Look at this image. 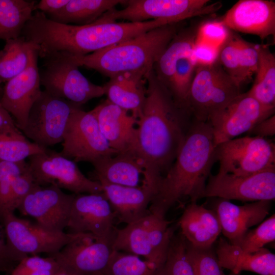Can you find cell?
I'll use <instances>...</instances> for the list:
<instances>
[{
  "label": "cell",
  "mask_w": 275,
  "mask_h": 275,
  "mask_svg": "<svg viewBox=\"0 0 275 275\" xmlns=\"http://www.w3.org/2000/svg\"><path fill=\"white\" fill-rule=\"evenodd\" d=\"M92 111L111 148L118 152L135 150L137 119L131 114L107 99Z\"/></svg>",
  "instance_id": "cell-22"
},
{
  "label": "cell",
  "mask_w": 275,
  "mask_h": 275,
  "mask_svg": "<svg viewBox=\"0 0 275 275\" xmlns=\"http://www.w3.org/2000/svg\"><path fill=\"white\" fill-rule=\"evenodd\" d=\"M27 164L39 185H53L75 194L103 193L100 183L85 176L76 162L48 148L44 153L29 157Z\"/></svg>",
  "instance_id": "cell-12"
},
{
  "label": "cell",
  "mask_w": 275,
  "mask_h": 275,
  "mask_svg": "<svg viewBox=\"0 0 275 275\" xmlns=\"http://www.w3.org/2000/svg\"><path fill=\"white\" fill-rule=\"evenodd\" d=\"M270 205V201L237 205L221 199L216 204L215 212L222 233L230 243L236 245L250 228L263 221L269 213Z\"/></svg>",
  "instance_id": "cell-21"
},
{
  "label": "cell",
  "mask_w": 275,
  "mask_h": 275,
  "mask_svg": "<svg viewBox=\"0 0 275 275\" xmlns=\"http://www.w3.org/2000/svg\"><path fill=\"white\" fill-rule=\"evenodd\" d=\"M37 185L38 184L35 182L28 167L24 172L15 177L13 183L11 196V206L14 212Z\"/></svg>",
  "instance_id": "cell-43"
},
{
  "label": "cell",
  "mask_w": 275,
  "mask_h": 275,
  "mask_svg": "<svg viewBox=\"0 0 275 275\" xmlns=\"http://www.w3.org/2000/svg\"><path fill=\"white\" fill-rule=\"evenodd\" d=\"M215 254L222 267L233 273L249 271L260 275H275V255L265 248L254 253H246L221 238Z\"/></svg>",
  "instance_id": "cell-27"
},
{
  "label": "cell",
  "mask_w": 275,
  "mask_h": 275,
  "mask_svg": "<svg viewBox=\"0 0 275 275\" xmlns=\"http://www.w3.org/2000/svg\"><path fill=\"white\" fill-rule=\"evenodd\" d=\"M237 37L235 32L230 30L228 37L218 48L216 62L240 89L245 83L239 62Z\"/></svg>",
  "instance_id": "cell-35"
},
{
  "label": "cell",
  "mask_w": 275,
  "mask_h": 275,
  "mask_svg": "<svg viewBox=\"0 0 275 275\" xmlns=\"http://www.w3.org/2000/svg\"><path fill=\"white\" fill-rule=\"evenodd\" d=\"M205 197L253 202L274 200L275 167L248 176L210 175Z\"/></svg>",
  "instance_id": "cell-15"
},
{
  "label": "cell",
  "mask_w": 275,
  "mask_h": 275,
  "mask_svg": "<svg viewBox=\"0 0 275 275\" xmlns=\"http://www.w3.org/2000/svg\"><path fill=\"white\" fill-rule=\"evenodd\" d=\"M146 78V98L137 120L134 149L144 163L142 184L155 194L175 160L191 116L175 102L153 69Z\"/></svg>",
  "instance_id": "cell-1"
},
{
  "label": "cell",
  "mask_w": 275,
  "mask_h": 275,
  "mask_svg": "<svg viewBox=\"0 0 275 275\" xmlns=\"http://www.w3.org/2000/svg\"><path fill=\"white\" fill-rule=\"evenodd\" d=\"M4 136L25 137L17 127L14 119L0 102V138Z\"/></svg>",
  "instance_id": "cell-45"
},
{
  "label": "cell",
  "mask_w": 275,
  "mask_h": 275,
  "mask_svg": "<svg viewBox=\"0 0 275 275\" xmlns=\"http://www.w3.org/2000/svg\"><path fill=\"white\" fill-rule=\"evenodd\" d=\"M240 93V89L216 62L197 64L186 108L194 119L207 122Z\"/></svg>",
  "instance_id": "cell-6"
},
{
  "label": "cell",
  "mask_w": 275,
  "mask_h": 275,
  "mask_svg": "<svg viewBox=\"0 0 275 275\" xmlns=\"http://www.w3.org/2000/svg\"><path fill=\"white\" fill-rule=\"evenodd\" d=\"M48 148L31 142L24 138L4 136L0 138V160L20 162L31 156L45 152Z\"/></svg>",
  "instance_id": "cell-36"
},
{
  "label": "cell",
  "mask_w": 275,
  "mask_h": 275,
  "mask_svg": "<svg viewBox=\"0 0 275 275\" xmlns=\"http://www.w3.org/2000/svg\"><path fill=\"white\" fill-rule=\"evenodd\" d=\"M179 225L186 241L199 249L211 248L222 232L216 212L196 202H191L185 208Z\"/></svg>",
  "instance_id": "cell-25"
},
{
  "label": "cell",
  "mask_w": 275,
  "mask_h": 275,
  "mask_svg": "<svg viewBox=\"0 0 275 275\" xmlns=\"http://www.w3.org/2000/svg\"><path fill=\"white\" fill-rule=\"evenodd\" d=\"M27 168L25 161L14 163L0 160V221L4 214L14 212L11 206L13 181Z\"/></svg>",
  "instance_id": "cell-38"
},
{
  "label": "cell",
  "mask_w": 275,
  "mask_h": 275,
  "mask_svg": "<svg viewBox=\"0 0 275 275\" xmlns=\"http://www.w3.org/2000/svg\"><path fill=\"white\" fill-rule=\"evenodd\" d=\"M92 163L93 180L102 179L119 185L138 186L144 173L143 161L133 149L103 157Z\"/></svg>",
  "instance_id": "cell-26"
},
{
  "label": "cell",
  "mask_w": 275,
  "mask_h": 275,
  "mask_svg": "<svg viewBox=\"0 0 275 275\" xmlns=\"http://www.w3.org/2000/svg\"><path fill=\"white\" fill-rule=\"evenodd\" d=\"M38 58L33 44L28 66L5 82L0 97L1 104L14 119L20 130L24 127L30 111L42 92Z\"/></svg>",
  "instance_id": "cell-19"
},
{
  "label": "cell",
  "mask_w": 275,
  "mask_h": 275,
  "mask_svg": "<svg viewBox=\"0 0 275 275\" xmlns=\"http://www.w3.org/2000/svg\"><path fill=\"white\" fill-rule=\"evenodd\" d=\"M106 275H156V270L139 256L114 250Z\"/></svg>",
  "instance_id": "cell-37"
},
{
  "label": "cell",
  "mask_w": 275,
  "mask_h": 275,
  "mask_svg": "<svg viewBox=\"0 0 275 275\" xmlns=\"http://www.w3.org/2000/svg\"><path fill=\"white\" fill-rule=\"evenodd\" d=\"M259 44L248 42L237 37L239 62L245 83L250 81L257 69Z\"/></svg>",
  "instance_id": "cell-42"
},
{
  "label": "cell",
  "mask_w": 275,
  "mask_h": 275,
  "mask_svg": "<svg viewBox=\"0 0 275 275\" xmlns=\"http://www.w3.org/2000/svg\"><path fill=\"white\" fill-rule=\"evenodd\" d=\"M62 142V150L59 153L67 158L73 159L75 162L92 163L119 152L109 146L92 110L86 112L80 107L71 114Z\"/></svg>",
  "instance_id": "cell-13"
},
{
  "label": "cell",
  "mask_w": 275,
  "mask_h": 275,
  "mask_svg": "<svg viewBox=\"0 0 275 275\" xmlns=\"http://www.w3.org/2000/svg\"><path fill=\"white\" fill-rule=\"evenodd\" d=\"M60 265L52 256L41 257L37 255L26 256L21 260L12 270L11 275H27L42 268L53 267Z\"/></svg>",
  "instance_id": "cell-44"
},
{
  "label": "cell",
  "mask_w": 275,
  "mask_h": 275,
  "mask_svg": "<svg viewBox=\"0 0 275 275\" xmlns=\"http://www.w3.org/2000/svg\"><path fill=\"white\" fill-rule=\"evenodd\" d=\"M219 173L248 176L275 167L274 144L258 136L235 138L216 146Z\"/></svg>",
  "instance_id": "cell-10"
},
{
  "label": "cell",
  "mask_w": 275,
  "mask_h": 275,
  "mask_svg": "<svg viewBox=\"0 0 275 275\" xmlns=\"http://www.w3.org/2000/svg\"><path fill=\"white\" fill-rule=\"evenodd\" d=\"M33 44L24 37L6 41L0 50V90L6 82L24 71L29 65Z\"/></svg>",
  "instance_id": "cell-32"
},
{
  "label": "cell",
  "mask_w": 275,
  "mask_h": 275,
  "mask_svg": "<svg viewBox=\"0 0 275 275\" xmlns=\"http://www.w3.org/2000/svg\"><path fill=\"white\" fill-rule=\"evenodd\" d=\"M3 90H0V97H1L2 94Z\"/></svg>",
  "instance_id": "cell-51"
},
{
  "label": "cell",
  "mask_w": 275,
  "mask_h": 275,
  "mask_svg": "<svg viewBox=\"0 0 275 275\" xmlns=\"http://www.w3.org/2000/svg\"><path fill=\"white\" fill-rule=\"evenodd\" d=\"M255 136L264 138L273 136L275 134L274 115L256 124L249 132Z\"/></svg>",
  "instance_id": "cell-49"
},
{
  "label": "cell",
  "mask_w": 275,
  "mask_h": 275,
  "mask_svg": "<svg viewBox=\"0 0 275 275\" xmlns=\"http://www.w3.org/2000/svg\"><path fill=\"white\" fill-rule=\"evenodd\" d=\"M43 59L44 64L39 71L41 85L53 96L80 106L104 95L103 86L89 80L70 54L56 52Z\"/></svg>",
  "instance_id": "cell-8"
},
{
  "label": "cell",
  "mask_w": 275,
  "mask_h": 275,
  "mask_svg": "<svg viewBox=\"0 0 275 275\" xmlns=\"http://www.w3.org/2000/svg\"><path fill=\"white\" fill-rule=\"evenodd\" d=\"M186 254L195 275H227L211 248L199 249L191 246L186 241ZM229 275L239 274L231 272Z\"/></svg>",
  "instance_id": "cell-40"
},
{
  "label": "cell",
  "mask_w": 275,
  "mask_h": 275,
  "mask_svg": "<svg viewBox=\"0 0 275 275\" xmlns=\"http://www.w3.org/2000/svg\"><path fill=\"white\" fill-rule=\"evenodd\" d=\"M75 194H67L53 185H37L22 200L17 210L34 218L43 228L64 232L67 228Z\"/></svg>",
  "instance_id": "cell-17"
},
{
  "label": "cell",
  "mask_w": 275,
  "mask_h": 275,
  "mask_svg": "<svg viewBox=\"0 0 275 275\" xmlns=\"http://www.w3.org/2000/svg\"><path fill=\"white\" fill-rule=\"evenodd\" d=\"M178 23L157 27L90 54L71 56L78 67L94 69L109 78L128 72L148 73L178 30Z\"/></svg>",
  "instance_id": "cell-4"
},
{
  "label": "cell",
  "mask_w": 275,
  "mask_h": 275,
  "mask_svg": "<svg viewBox=\"0 0 275 275\" xmlns=\"http://www.w3.org/2000/svg\"><path fill=\"white\" fill-rule=\"evenodd\" d=\"M69 0H41L37 3L35 11L43 12L47 17L60 11L68 3Z\"/></svg>",
  "instance_id": "cell-48"
},
{
  "label": "cell",
  "mask_w": 275,
  "mask_h": 275,
  "mask_svg": "<svg viewBox=\"0 0 275 275\" xmlns=\"http://www.w3.org/2000/svg\"><path fill=\"white\" fill-rule=\"evenodd\" d=\"M210 123L193 120L172 166L162 179L149 207L150 213L165 217L168 210L184 198H203L206 182L216 160Z\"/></svg>",
  "instance_id": "cell-2"
},
{
  "label": "cell",
  "mask_w": 275,
  "mask_h": 275,
  "mask_svg": "<svg viewBox=\"0 0 275 275\" xmlns=\"http://www.w3.org/2000/svg\"><path fill=\"white\" fill-rule=\"evenodd\" d=\"M255 78L246 92L262 105L275 108V56L267 45L259 44Z\"/></svg>",
  "instance_id": "cell-30"
},
{
  "label": "cell",
  "mask_w": 275,
  "mask_h": 275,
  "mask_svg": "<svg viewBox=\"0 0 275 275\" xmlns=\"http://www.w3.org/2000/svg\"><path fill=\"white\" fill-rule=\"evenodd\" d=\"M80 107L44 90L32 106L21 132L46 148L62 142L71 114Z\"/></svg>",
  "instance_id": "cell-11"
},
{
  "label": "cell",
  "mask_w": 275,
  "mask_h": 275,
  "mask_svg": "<svg viewBox=\"0 0 275 275\" xmlns=\"http://www.w3.org/2000/svg\"><path fill=\"white\" fill-rule=\"evenodd\" d=\"M165 217L151 213L115 230L113 250L144 257L156 271L164 264L173 232Z\"/></svg>",
  "instance_id": "cell-5"
},
{
  "label": "cell",
  "mask_w": 275,
  "mask_h": 275,
  "mask_svg": "<svg viewBox=\"0 0 275 275\" xmlns=\"http://www.w3.org/2000/svg\"><path fill=\"white\" fill-rule=\"evenodd\" d=\"M156 275H195L186 254V240L182 235L173 236L166 261Z\"/></svg>",
  "instance_id": "cell-34"
},
{
  "label": "cell",
  "mask_w": 275,
  "mask_h": 275,
  "mask_svg": "<svg viewBox=\"0 0 275 275\" xmlns=\"http://www.w3.org/2000/svg\"><path fill=\"white\" fill-rule=\"evenodd\" d=\"M125 7L110 10L98 19L101 21L125 20L140 22L163 20L169 24L178 23L195 17L212 14L222 6L220 2L209 0H130Z\"/></svg>",
  "instance_id": "cell-7"
},
{
  "label": "cell",
  "mask_w": 275,
  "mask_h": 275,
  "mask_svg": "<svg viewBox=\"0 0 275 275\" xmlns=\"http://www.w3.org/2000/svg\"><path fill=\"white\" fill-rule=\"evenodd\" d=\"M1 222L8 250L18 262L29 255L56 254L83 234L49 231L17 217L14 212L4 214Z\"/></svg>",
  "instance_id": "cell-9"
},
{
  "label": "cell",
  "mask_w": 275,
  "mask_h": 275,
  "mask_svg": "<svg viewBox=\"0 0 275 275\" xmlns=\"http://www.w3.org/2000/svg\"><path fill=\"white\" fill-rule=\"evenodd\" d=\"M115 216L103 193L75 194L67 228L71 233H90L98 238L113 240Z\"/></svg>",
  "instance_id": "cell-18"
},
{
  "label": "cell",
  "mask_w": 275,
  "mask_h": 275,
  "mask_svg": "<svg viewBox=\"0 0 275 275\" xmlns=\"http://www.w3.org/2000/svg\"><path fill=\"white\" fill-rule=\"evenodd\" d=\"M36 4L34 1L0 0V39L7 41L21 36Z\"/></svg>",
  "instance_id": "cell-31"
},
{
  "label": "cell",
  "mask_w": 275,
  "mask_h": 275,
  "mask_svg": "<svg viewBox=\"0 0 275 275\" xmlns=\"http://www.w3.org/2000/svg\"><path fill=\"white\" fill-rule=\"evenodd\" d=\"M197 29L190 26L178 29L155 62L153 67L155 75L166 88L171 79L177 62L193 53Z\"/></svg>",
  "instance_id": "cell-28"
},
{
  "label": "cell",
  "mask_w": 275,
  "mask_h": 275,
  "mask_svg": "<svg viewBox=\"0 0 275 275\" xmlns=\"http://www.w3.org/2000/svg\"><path fill=\"white\" fill-rule=\"evenodd\" d=\"M18 263L8 250L4 229H1L0 225V271L11 272Z\"/></svg>",
  "instance_id": "cell-47"
},
{
  "label": "cell",
  "mask_w": 275,
  "mask_h": 275,
  "mask_svg": "<svg viewBox=\"0 0 275 275\" xmlns=\"http://www.w3.org/2000/svg\"><path fill=\"white\" fill-rule=\"evenodd\" d=\"M95 181L100 183L103 193L120 222L127 225L150 213L149 207L155 193L148 186L142 184L135 187L126 186L102 179Z\"/></svg>",
  "instance_id": "cell-23"
},
{
  "label": "cell",
  "mask_w": 275,
  "mask_h": 275,
  "mask_svg": "<svg viewBox=\"0 0 275 275\" xmlns=\"http://www.w3.org/2000/svg\"><path fill=\"white\" fill-rule=\"evenodd\" d=\"M229 32L219 20L204 22L198 27L195 45L205 44L218 48L228 37Z\"/></svg>",
  "instance_id": "cell-41"
},
{
  "label": "cell",
  "mask_w": 275,
  "mask_h": 275,
  "mask_svg": "<svg viewBox=\"0 0 275 275\" xmlns=\"http://www.w3.org/2000/svg\"><path fill=\"white\" fill-rule=\"evenodd\" d=\"M148 73L128 72L109 77L103 86L106 99L130 113L138 120L146 98Z\"/></svg>",
  "instance_id": "cell-24"
},
{
  "label": "cell",
  "mask_w": 275,
  "mask_h": 275,
  "mask_svg": "<svg viewBox=\"0 0 275 275\" xmlns=\"http://www.w3.org/2000/svg\"><path fill=\"white\" fill-rule=\"evenodd\" d=\"M218 48L205 44L195 45L193 57L196 64L208 65L216 62Z\"/></svg>",
  "instance_id": "cell-46"
},
{
  "label": "cell",
  "mask_w": 275,
  "mask_h": 275,
  "mask_svg": "<svg viewBox=\"0 0 275 275\" xmlns=\"http://www.w3.org/2000/svg\"><path fill=\"white\" fill-rule=\"evenodd\" d=\"M192 54L183 57L177 62L171 79L166 88L175 102L186 109V99L197 65Z\"/></svg>",
  "instance_id": "cell-33"
},
{
  "label": "cell",
  "mask_w": 275,
  "mask_h": 275,
  "mask_svg": "<svg viewBox=\"0 0 275 275\" xmlns=\"http://www.w3.org/2000/svg\"><path fill=\"white\" fill-rule=\"evenodd\" d=\"M53 275H77L75 273L61 267Z\"/></svg>",
  "instance_id": "cell-50"
},
{
  "label": "cell",
  "mask_w": 275,
  "mask_h": 275,
  "mask_svg": "<svg viewBox=\"0 0 275 275\" xmlns=\"http://www.w3.org/2000/svg\"><path fill=\"white\" fill-rule=\"evenodd\" d=\"M166 24H168L167 22L159 20L132 22L97 19L89 24L76 25L44 17L38 26L37 41L45 56L56 52L85 56Z\"/></svg>",
  "instance_id": "cell-3"
},
{
  "label": "cell",
  "mask_w": 275,
  "mask_h": 275,
  "mask_svg": "<svg viewBox=\"0 0 275 275\" xmlns=\"http://www.w3.org/2000/svg\"><path fill=\"white\" fill-rule=\"evenodd\" d=\"M219 20L229 30L254 35L264 40L275 35V2L240 0Z\"/></svg>",
  "instance_id": "cell-20"
},
{
  "label": "cell",
  "mask_w": 275,
  "mask_h": 275,
  "mask_svg": "<svg viewBox=\"0 0 275 275\" xmlns=\"http://www.w3.org/2000/svg\"><path fill=\"white\" fill-rule=\"evenodd\" d=\"M275 240V215L262 221L255 229L249 230L236 244L243 251L252 253Z\"/></svg>",
  "instance_id": "cell-39"
},
{
  "label": "cell",
  "mask_w": 275,
  "mask_h": 275,
  "mask_svg": "<svg viewBox=\"0 0 275 275\" xmlns=\"http://www.w3.org/2000/svg\"><path fill=\"white\" fill-rule=\"evenodd\" d=\"M113 240L83 233L78 239L50 255L60 266L77 275H106L113 252Z\"/></svg>",
  "instance_id": "cell-16"
},
{
  "label": "cell",
  "mask_w": 275,
  "mask_h": 275,
  "mask_svg": "<svg viewBox=\"0 0 275 275\" xmlns=\"http://www.w3.org/2000/svg\"><path fill=\"white\" fill-rule=\"evenodd\" d=\"M122 0H69L57 14L47 17L63 24L83 25L93 23L106 12L123 4Z\"/></svg>",
  "instance_id": "cell-29"
},
{
  "label": "cell",
  "mask_w": 275,
  "mask_h": 275,
  "mask_svg": "<svg viewBox=\"0 0 275 275\" xmlns=\"http://www.w3.org/2000/svg\"><path fill=\"white\" fill-rule=\"evenodd\" d=\"M274 109L262 105L247 92L241 93L208 121L215 145L249 132L256 124L274 115Z\"/></svg>",
  "instance_id": "cell-14"
}]
</instances>
